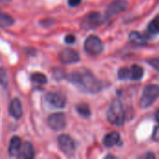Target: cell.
Wrapping results in <instances>:
<instances>
[{"mask_svg":"<svg viewBox=\"0 0 159 159\" xmlns=\"http://www.w3.org/2000/svg\"><path fill=\"white\" fill-rule=\"evenodd\" d=\"M68 79L83 92L96 93L102 89L101 81L89 71L73 73L68 76Z\"/></svg>","mask_w":159,"mask_h":159,"instance_id":"obj_1","label":"cell"},{"mask_svg":"<svg viewBox=\"0 0 159 159\" xmlns=\"http://www.w3.org/2000/svg\"><path fill=\"white\" fill-rule=\"evenodd\" d=\"M107 121L115 127H122L125 123V112L120 101L114 100L109 104L106 112Z\"/></svg>","mask_w":159,"mask_h":159,"instance_id":"obj_2","label":"cell"},{"mask_svg":"<svg viewBox=\"0 0 159 159\" xmlns=\"http://www.w3.org/2000/svg\"><path fill=\"white\" fill-rule=\"evenodd\" d=\"M159 98L158 85H147L143 91V95L140 101V106L142 109H147L152 106Z\"/></svg>","mask_w":159,"mask_h":159,"instance_id":"obj_3","label":"cell"},{"mask_svg":"<svg viewBox=\"0 0 159 159\" xmlns=\"http://www.w3.org/2000/svg\"><path fill=\"white\" fill-rule=\"evenodd\" d=\"M85 51L91 56H97L103 51V43L100 37L96 35H89L87 37L84 44Z\"/></svg>","mask_w":159,"mask_h":159,"instance_id":"obj_4","label":"cell"},{"mask_svg":"<svg viewBox=\"0 0 159 159\" xmlns=\"http://www.w3.org/2000/svg\"><path fill=\"white\" fill-rule=\"evenodd\" d=\"M129 3L126 0H116L114 2H112L110 5H108L105 13H104V19H110L113 16H116L121 12H123L124 10H126V8L128 7Z\"/></svg>","mask_w":159,"mask_h":159,"instance_id":"obj_5","label":"cell"},{"mask_svg":"<svg viewBox=\"0 0 159 159\" xmlns=\"http://www.w3.org/2000/svg\"><path fill=\"white\" fill-rule=\"evenodd\" d=\"M102 22V16L99 12H91L88 14L81 21V28L89 30L98 27Z\"/></svg>","mask_w":159,"mask_h":159,"instance_id":"obj_6","label":"cell"},{"mask_svg":"<svg viewBox=\"0 0 159 159\" xmlns=\"http://www.w3.org/2000/svg\"><path fill=\"white\" fill-rule=\"evenodd\" d=\"M48 125L53 130H61L66 126V117L62 113L52 114L48 117Z\"/></svg>","mask_w":159,"mask_h":159,"instance_id":"obj_7","label":"cell"},{"mask_svg":"<svg viewBox=\"0 0 159 159\" xmlns=\"http://www.w3.org/2000/svg\"><path fill=\"white\" fill-rule=\"evenodd\" d=\"M58 143H59V146L61 148V150L67 156H72L75 151V143L74 142V140L65 134H62L61 136H59L58 138Z\"/></svg>","mask_w":159,"mask_h":159,"instance_id":"obj_8","label":"cell"},{"mask_svg":"<svg viewBox=\"0 0 159 159\" xmlns=\"http://www.w3.org/2000/svg\"><path fill=\"white\" fill-rule=\"evenodd\" d=\"M59 60L61 62L65 63V64H70V63H75L79 61L80 56L79 54L71 48H65L61 50L59 54Z\"/></svg>","mask_w":159,"mask_h":159,"instance_id":"obj_9","label":"cell"},{"mask_svg":"<svg viewBox=\"0 0 159 159\" xmlns=\"http://www.w3.org/2000/svg\"><path fill=\"white\" fill-rule=\"evenodd\" d=\"M47 102L54 108H63L65 106L64 98L55 92H49L46 95Z\"/></svg>","mask_w":159,"mask_h":159,"instance_id":"obj_10","label":"cell"},{"mask_svg":"<svg viewBox=\"0 0 159 159\" xmlns=\"http://www.w3.org/2000/svg\"><path fill=\"white\" fill-rule=\"evenodd\" d=\"M34 151L33 145L29 142H25L23 144H21V147L19 151L17 157L20 159H31L34 157Z\"/></svg>","mask_w":159,"mask_h":159,"instance_id":"obj_11","label":"cell"},{"mask_svg":"<svg viewBox=\"0 0 159 159\" xmlns=\"http://www.w3.org/2000/svg\"><path fill=\"white\" fill-rule=\"evenodd\" d=\"M120 141V134L117 131H112L106 134L103 138V145L107 148L116 146Z\"/></svg>","mask_w":159,"mask_h":159,"instance_id":"obj_12","label":"cell"},{"mask_svg":"<svg viewBox=\"0 0 159 159\" xmlns=\"http://www.w3.org/2000/svg\"><path fill=\"white\" fill-rule=\"evenodd\" d=\"M9 114L16 119L22 116V107L19 99H14L9 105Z\"/></svg>","mask_w":159,"mask_h":159,"instance_id":"obj_13","label":"cell"},{"mask_svg":"<svg viewBox=\"0 0 159 159\" xmlns=\"http://www.w3.org/2000/svg\"><path fill=\"white\" fill-rule=\"evenodd\" d=\"M144 75V70L142 66L133 64L129 67V80L138 81L141 80Z\"/></svg>","mask_w":159,"mask_h":159,"instance_id":"obj_14","label":"cell"},{"mask_svg":"<svg viewBox=\"0 0 159 159\" xmlns=\"http://www.w3.org/2000/svg\"><path fill=\"white\" fill-rule=\"evenodd\" d=\"M21 147V140L18 136L12 137L9 143L8 147V154L10 157H16L19 154V151Z\"/></svg>","mask_w":159,"mask_h":159,"instance_id":"obj_15","label":"cell"},{"mask_svg":"<svg viewBox=\"0 0 159 159\" xmlns=\"http://www.w3.org/2000/svg\"><path fill=\"white\" fill-rule=\"evenodd\" d=\"M129 40L136 46H145L147 44L146 38L139 32H131L129 34Z\"/></svg>","mask_w":159,"mask_h":159,"instance_id":"obj_16","label":"cell"},{"mask_svg":"<svg viewBox=\"0 0 159 159\" xmlns=\"http://www.w3.org/2000/svg\"><path fill=\"white\" fill-rule=\"evenodd\" d=\"M14 23V20L8 14L0 11V27H9Z\"/></svg>","mask_w":159,"mask_h":159,"instance_id":"obj_17","label":"cell"},{"mask_svg":"<svg viewBox=\"0 0 159 159\" xmlns=\"http://www.w3.org/2000/svg\"><path fill=\"white\" fill-rule=\"evenodd\" d=\"M147 30L150 34H159V16H157L154 20H152L149 22L147 26Z\"/></svg>","mask_w":159,"mask_h":159,"instance_id":"obj_18","label":"cell"},{"mask_svg":"<svg viewBox=\"0 0 159 159\" xmlns=\"http://www.w3.org/2000/svg\"><path fill=\"white\" fill-rule=\"evenodd\" d=\"M31 79L33 82L37 84H46L48 82L47 76L42 73H34L31 75Z\"/></svg>","mask_w":159,"mask_h":159,"instance_id":"obj_19","label":"cell"},{"mask_svg":"<svg viewBox=\"0 0 159 159\" xmlns=\"http://www.w3.org/2000/svg\"><path fill=\"white\" fill-rule=\"evenodd\" d=\"M76 110L79 113V115H81V116H83L85 117H89L90 116V114H91L89 105L86 104V103H80V104H78L77 107H76Z\"/></svg>","mask_w":159,"mask_h":159,"instance_id":"obj_20","label":"cell"},{"mask_svg":"<svg viewBox=\"0 0 159 159\" xmlns=\"http://www.w3.org/2000/svg\"><path fill=\"white\" fill-rule=\"evenodd\" d=\"M118 78L120 80H129V68H120L118 70Z\"/></svg>","mask_w":159,"mask_h":159,"instance_id":"obj_21","label":"cell"},{"mask_svg":"<svg viewBox=\"0 0 159 159\" xmlns=\"http://www.w3.org/2000/svg\"><path fill=\"white\" fill-rule=\"evenodd\" d=\"M8 84V78L6 71L3 68H0V85L4 88H7Z\"/></svg>","mask_w":159,"mask_h":159,"instance_id":"obj_22","label":"cell"},{"mask_svg":"<svg viewBox=\"0 0 159 159\" xmlns=\"http://www.w3.org/2000/svg\"><path fill=\"white\" fill-rule=\"evenodd\" d=\"M150 65L155 67L156 69H159V59H151L147 61Z\"/></svg>","mask_w":159,"mask_h":159,"instance_id":"obj_23","label":"cell"},{"mask_svg":"<svg viewBox=\"0 0 159 159\" xmlns=\"http://www.w3.org/2000/svg\"><path fill=\"white\" fill-rule=\"evenodd\" d=\"M64 39H65V43H67V44H73V43L75 42V36L73 35V34L66 35Z\"/></svg>","mask_w":159,"mask_h":159,"instance_id":"obj_24","label":"cell"},{"mask_svg":"<svg viewBox=\"0 0 159 159\" xmlns=\"http://www.w3.org/2000/svg\"><path fill=\"white\" fill-rule=\"evenodd\" d=\"M153 140L159 143V126H157L153 132Z\"/></svg>","mask_w":159,"mask_h":159,"instance_id":"obj_25","label":"cell"},{"mask_svg":"<svg viewBox=\"0 0 159 159\" xmlns=\"http://www.w3.org/2000/svg\"><path fill=\"white\" fill-rule=\"evenodd\" d=\"M81 3V0H68V4L71 7H76Z\"/></svg>","mask_w":159,"mask_h":159,"instance_id":"obj_26","label":"cell"},{"mask_svg":"<svg viewBox=\"0 0 159 159\" xmlns=\"http://www.w3.org/2000/svg\"><path fill=\"white\" fill-rule=\"evenodd\" d=\"M143 157H144V158H155L156 156H155L153 153H148L147 155H144Z\"/></svg>","mask_w":159,"mask_h":159,"instance_id":"obj_27","label":"cell"},{"mask_svg":"<svg viewBox=\"0 0 159 159\" xmlns=\"http://www.w3.org/2000/svg\"><path fill=\"white\" fill-rule=\"evenodd\" d=\"M156 119H157V121L159 123V109L156 112Z\"/></svg>","mask_w":159,"mask_h":159,"instance_id":"obj_28","label":"cell"},{"mask_svg":"<svg viewBox=\"0 0 159 159\" xmlns=\"http://www.w3.org/2000/svg\"><path fill=\"white\" fill-rule=\"evenodd\" d=\"M8 1H10V0H0V3H7Z\"/></svg>","mask_w":159,"mask_h":159,"instance_id":"obj_29","label":"cell"}]
</instances>
